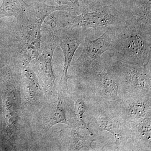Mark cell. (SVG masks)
<instances>
[{
	"label": "cell",
	"mask_w": 151,
	"mask_h": 151,
	"mask_svg": "<svg viewBox=\"0 0 151 151\" xmlns=\"http://www.w3.org/2000/svg\"><path fill=\"white\" fill-rule=\"evenodd\" d=\"M100 57L77 75V94L85 100L108 104L122 98L120 81L113 59Z\"/></svg>",
	"instance_id": "1"
},
{
	"label": "cell",
	"mask_w": 151,
	"mask_h": 151,
	"mask_svg": "<svg viewBox=\"0 0 151 151\" xmlns=\"http://www.w3.org/2000/svg\"><path fill=\"white\" fill-rule=\"evenodd\" d=\"M112 29L111 57L130 65L151 62V29L126 22Z\"/></svg>",
	"instance_id": "2"
},
{
	"label": "cell",
	"mask_w": 151,
	"mask_h": 151,
	"mask_svg": "<svg viewBox=\"0 0 151 151\" xmlns=\"http://www.w3.org/2000/svg\"><path fill=\"white\" fill-rule=\"evenodd\" d=\"M87 107L90 129L96 132L106 131L115 140L116 151H128L127 145L131 143L129 122L125 121L108 104L96 103Z\"/></svg>",
	"instance_id": "3"
},
{
	"label": "cell",
	"mask_w": 151,
	"mask_h": 151,
	"mask_svg": "<svg viewBox=\"0 0 151 151\" xmlns=\"http://www.w3.org/2000/svg\"><path fill=\"white\" fill-rule=\"evenodd\" d=\"M125 21L124 11H118L107 6H99L85 8L78 15L68 16L60 27L107 29Z\"/></svg>",
	"instance_id": "4"
},
{
	"label": "cell",
	"mask_w": 151,
	"mask_h": 151,
	"mask_svg": "<svg viewBox=\"0 0 151 151\" xmlns=\"http://www.w3.org/2000/svg\"><path fill=\"white\" fill-rule=\"evenodd\" d=\"M112 59L119 73L122 98L151 94V62L134 65Z\"/></svg>",
	"instance_id": "5"
},
{
	"label": "cell",
	"mask_w": 151,
	"mask_h": 151,
	"mask_svg": "<svg viewBox=\"0 0 151 151\" xmlns=\"http://www.w3.org/2000/svg\"><path fill=\"white\" fill-rule=\"evenodd\" d=\"M57 24L53 20L50 24L48 35L41 55L38 56L36 63L38 75L40 79L44 89L50 94L54 91L56 78L52 67L53 53L57 46Z\"/></svg>",
	"instance_id": "6"
},
{
	"label": "cell",
	"mask_w": 151,
	"mask_h": 151,
	"mask_svg": "<svg viewBox=\"0 0 151 151\" xmlns=\"http://www.w3.org/2000/svg\"><path fill=\"white\" fill-rule=\"evenodd\" d=\"M4 99L7 134L14 147L17 139L22 104L19 88L14 79L7 81Z\"/></svg>",
	"instance_id": "7"
},
{
	"label": "cell",
	"mask_w": 151,
	"mask_h": 151,
	"mask_svg": "<svg viewBox=\"0 0 151 151\" xmlns=\"http://www.w3.org/2000/svg\"><path fill=\"white\" fill-rule=\"evenodd\" d=\"M73 9L68 5L49 6L43 3H39L28 8L26 12L28 21L26 28L27 33L26 40L27 46L37 48L40 46L41 28L46 17L56 11H70Z\"/></svg>",
	"instance_id": "8"
},
{
	"label": "cell",
	"mask_w": 151,
	"mask_h": 151,
	"mask_svg": "<svg viewBox=\"0 0 151 151\" xmlns=\"http://www.w3.org/2000/svg\"><path fill=\"white\" fill-rule=\"evenodd\" d=\"M112 39V28L107 29L100 37L91 40L85 37L83 50L76 61L74 68L76 75L86 71L92 63L105 52L110 50Z\"/></svg>",
	"instance_id": "9"
},
{
	"label": "cell",
	"mask_w": 151,
	"mask_h": 151,
	"mask_svg": "<svg viewBox=\"0 0 151 151\" xmlns=\"http://www.w3.org/2000/svg\"><path fill=\"white\" fill-rule=\"evenodd\" d=\"M108 104L127 122L151 116V94L120 98Z\"/></svg>",
	"instance_id": "10"
},
{
	"label": "cell",
	"mask_w": 151,
	"mask_h": 151,
	"mask_svg": "<svg viewBox=\"0 0 151 151\" xmlns=\"http://www.w3.org/2000/svg\"><path fill=\"white\" fill-rule=\"evenodd\" d=\"M76 28L57 32L58 43L62 49L64 56L63 69L59 84V87L63 89H68V70L76 51L85 37L84 29Z\"/></svg>",
	"instance_id": "11"
},
{
	"label": "cell",
	"mask_w": 151,
	"mask_h": 151,
	"mask_svg": "<svg viewBox=\"0 0 151 151\" xmlns=\"http://www.w3.org/2000/svg\"><path fill=\"white\" fill-rule=\"evenodd\" d=\"M133 150H151V116L129 122Z\"/></svg>",
	"instance_id": "12"
},
{
	"label": "cell",
	"mask_w": 151,
	"mask_h": 151,
	"mask_svg": "<svg viewBox=\"0 0 151 151\" xmlns=\"http://www.w3.org/2000/svg\"><path fill=\"white\" fill-rule=\"evenodd\" d=\"M68 150L79 151L83 148L94 149L92 144L96 137L90 129L89 125L68 127Z\"/></svg>",
	"instance_id": "13"
},
{
	"label": "cell",
	"mask_w": 151,
	"mask_h": 151,
	"mask_svg": "<svg viewBox=\"0 0 151 151\" xmlns=\"http://www.w3.org/2000/svg\"><path fill=\"white\" fill-rule=\"evenodd\" d=\"M23 86L24 98L27 103L35 105L41 98V86L35 72L29 69L24 71L23 77Z\"/></svg>",
	"instance_id": "14"
},
{
	"label": "cell",
	"mask_w": 151,
	"mask_h": 151,
	"mask_svg": "<svg viewBox=\"0 0 151 151\" xmlns=\"http://www.w3.org/2000/svg\"><path fill=\"white\" fill-rule=\"evenodd\" d=\"M28 6L23 0H4L0 8V19L4 17H18L24 14Z\"/></svg>",
	"instance_id": "15"
},
{
	"label": "cell",
	"mask_w": 151,
	"mask_h": 151,
	"mask_svg": "<svg viewBox=\"0 0 151 151\" xmlns=\"http://www.w3.org/2000/svg\"><path fill=\"white\" fill-rule=\"evenodd\" d=\"M84 100L78 94L76 96L74 101V111L76 117L80 126H86L89 124L84 122L83 116L87 109V106L84 103Z\"/></svg>",
	"instance_id": "16"
},
{
	"label": "cell",
	"mask_w": 151,
	"mask_h": 151,
	"mask_svg": "<svg viewBox=\"0 0 151 151\" xmlns=\"http://www.w3.org/2000/svg\"><path fill=\"white\" fill-rule=\"evenodd\" d=\"M80 0H55L56 2L60 6L68 5L74 8L75 7H79Z\"/></svg>",
	"instance_id": "17"
}]
</instances>
